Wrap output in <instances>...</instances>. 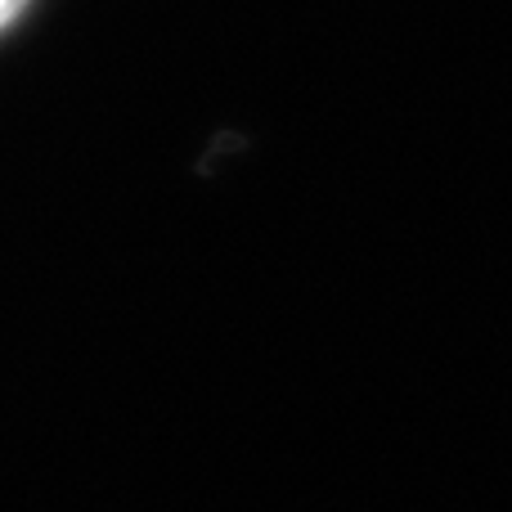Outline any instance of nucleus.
I'll return each instance as SVG.
<instances>
[{"label": "nucleus", "instance_id": "f257e3e1", "mask_svg": "<svg viewBox=\"0 0 512 512\" xmlns=\"http://www.w3.org/2000/svg\"><path fill=\"white\" fill-rule=\"evenodd\" d=\"M36 0H0V36H9L27 14H32Z\"/></svg>", "mask_w": 512, "mask_h": 512}]
</instances>
